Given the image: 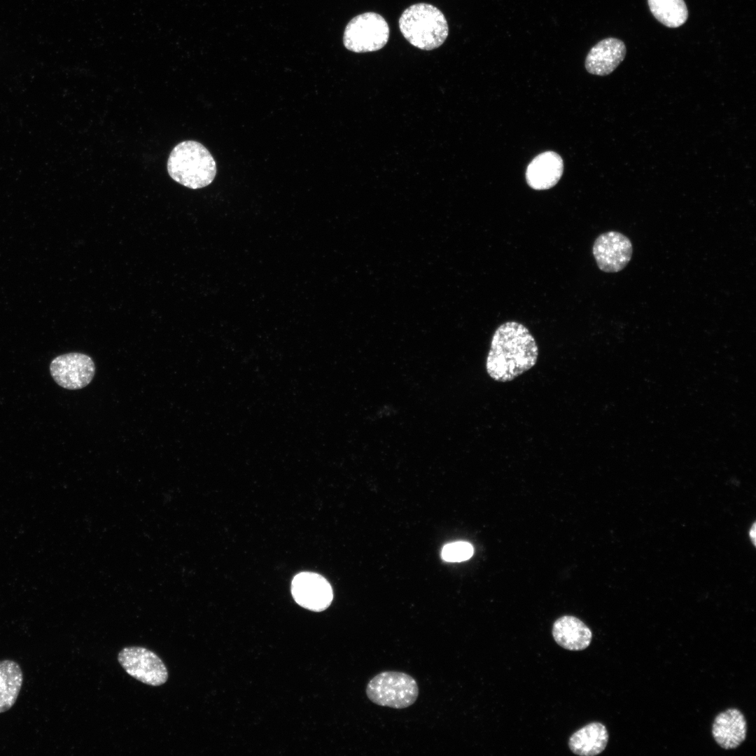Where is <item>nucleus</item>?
<instances>
[{
  "label": "nucleus",
  "mask_w": 756,
  "mask_h": 756,
  "mask_svg": "<svg viewBox=\"0 0 756 756\" xmlns=\"http://www.w3.org/2000/svg\"><path fill=\"white\" fill-rule=\"evenodd\" d=\"M538 347L529 330L517 321H506L494 331L485 367L494 381L507 382L532 368Z\"/></svg>",
  "instance_id": "nucleus-1"
},
{
  "label": "nucleus",
  "mask_w": 756,
  "mask_h": 756,
  "mask_svg": "<svg viewBox=\"0 0 756 756\" xmlns=\"http://www.w3.org/2000/svg\"><path fill=\"white\" fill-rule=\"evenodd\" d=\"M167 172L177 183L190 189H199L214 181L216 164L204 146L196 141L188 140L177 144L170 153Z\"/></svg>",
  "instance_id": "nucleus-2"
},
{
  "label": "nucleus",
  "mask_w": 756,
  "mask_h": 756,
  "mask_svg": "<svg viewBox=\"0 0 756 756\" xmlns=\"http://www.w3.org/2000/svg\"><path fill=\"white\" fill-rule=\"evenodd\" d=\"M399 28L409 43L424 50L440 46L449 32L443 13L435 6L425 3L406 8L399 19Z\"/></svg>",
  "instance_id": "nucleus-3"
},
{
  "label": "nucleus",
  "mask_w": 756,
  "mask_h": 756,
  "mask_svg": "<svg viewBox=\"0 0 756 756\" xmlns=\"http://www.w3.org/2000/svg\"><path fill=\"white\" fill-rule=\"evenodd\" d=\"M368 698L374 704L396 709L412 706L419 695L413 677L399 671H383L374 676L366 687Z\"/></svg>",
  "instance_id": "nucleus-4"
},
{
  "label": "nucleus",
  "mask_w": 756,
  "mask_h": 756,
  "mask_svg": "<svg viewBox=\"0 0 756 756\" xmlns=\"http://www.w3.org/2000/svg\"><path fill=\"white\" fill-rule=\"evenodd\" d=\"M389 27L379 14L368 12L351 19L343 36L346 49L354 52H367L382 48L388 42Z\"/></svg>",
  "instance_id": "nucleus-5"
},
{
  "label": "nucleus",
  "mask_w": 756,
  "mask_h": 756,
  "mask_svg": "<svg viewBox=\"0 0 756 756\" xmlns=\"http://www.w3.org/2000/svg\"><path fill=\"white\" fill-rule=\"evenodd\" d=\"M118 660L128 675L146 685L158 687L168 680V671L162 660L146 648H124L118 653Z\"/></svg>",
  "instance_id": "nucleus-6"
},
{
  "label": "nucleus",
  "mask_w": 756,
  "mask_h": 756,
  "mask_svg": "<svg viewBox=\"0 0 756 756\" xmlns=\"http://www.w3.org/2000/svg\"><path fill=\"white\" fill-rule=\"evenodd\" d=\"M50 372L59 386L68 390H78L91 382L95 366L92 359L86 354L68 353L52 359Z\"/></svg>",
  "instance_id": "nucleus-7"
},
{
  "label": "nucleus",
  "mask_w": 756,
  "mask_h": 756,
  "mask_svg": "<svg viewBox=\"0 0 756 756\" xmlns=\"http://www.w3.org/2000/svg\"><path fill=\"white\" fill-rule=\"evenodd\" d=\"M592 253L600 270L614 273L622 270L629 262L633 253L630 239L617 231L599 234L592 246Z\"/></svg>",
  "instance_id": "nucleus-8"
},
{
  "label": "nucleus",
  "mask_w": 756,
  "mask_h": 756,
  "mask_svg": "<svg viewBox=\"0 0 756 756\" xmlns=\"http://www.w3.org/2000/svg\"><path fill=\"white\" fill-rule=\"evenodd\" d=\"M291 593L297 603L316 612L326 610L333 598L332 589L328 580L312 572L297 574L291 582Z\"/></svg>",
  "instance_id": "nucleus-9"
},
{
  "label": "nucleus",
  "mask_w": 756,
  "mask_h": 756,
  "mask_svg": "<svg viewBox=\"0 0 756 756\" xmlns=\"http://www.w3.org/2000/svg\"><path fill=\"white\" fill-rule=\"evenodd\" d=\"M626 53L622 41L612 37L604 38L589 50L584 61L585 69L590 74L607 76L620 64Z\"/></svg>",
  "instance_id": "nucleus-10"
},
{
  "label": "nucleus",
  "mask_w": 756,
  "mask_h": 756,
  "mask_svg": "<svg viewBox=\"0 0 756 756\" xmlns=\"http://www.w3.org/2000/svg\"><path fill=\"white\" fill-rule=\"evenodd\" d=\"M563 172L561 157L554 151H546L538 155L529 163L526 179L528 185L534 190H547L559 182Z\"/></svg>",
  "instance_id": "nucleus-11"
},
{
  "label": "nucleus",
  "mask_w": 756,
  "mask_h": 756,
  "mask_svg": "<svg viewBox=\"0 0 756 756\" xmlns=\"http://www.w3.org/2000/svg\"><path fill=\"white\" fill-rule=\"evenodd\" d=\"M747 723L743 714L737 708H729L715 718L712 735L723 749H734L746 739Z\"/></svg>",
  "instance_id": "nucleus-12"
},
{
  "label": "nucleus",
  "mask_w": 756,
  "mask_h": 756,
  "mask_svg": "<svg viewBox=\"0 0 756 756\" xmlns=\"http://www.w3.org/2000/svg\"><path fill=\"white\" fill-rule=\"evenodd\" d=\"M552 636L559 645L573 651L587 648L592 639L590 629L580 619L571 615L562 616L554 622Z\"/></svg>",
  "instance_id": "nucleus-13"
},
{
  "label": "nucleus",
  "mask_w": 756,
  "mask_h": 756,
  "mask_svg": "<svg viewBox=\"0 0 756 756\" xmlns=\"http://www.w3.org/2000/svg\"><path fill=\"white\" fill-rule=\"evenodd\" d=\"M608 741V732L601 722H591L577 732L569 738L570 750L578 755L593 756L602 752Z\"/></svg>",
  "instance_id": "nucleus-14"
},
{
  "label": "nucleus",
  "mask_w": 756,
  "mask_h": 756,
  "mask_svg": "<svg viewBox=\"0 0 756 756\" xmlns=\"http://www.w3.org/2000/svg\"><path fill=\"white\" fill-rule=\"evenodd\" d=\"M22 682L23 673L18 663L10 659L0 661V713L15 704Z\"/></svg>",
  "instance_id": "nucleus-15"
},
{
  "label": "nucleus",
  "mask_w": 756,
  "mask_h": 756,
  "mask_svg": "<svg viewBox=\"0 0 756 756\" xmlns=\"http://www.w3.org/2000/svg\"><path fill=\"white\" fill-rule=\"evenodd\" d=\"M654 17L668 27L682 25L688 18V10L684 0H648Z\"/></svg>",
  "instance_id": "nucleus-16"
},
{
  "label": "nucleus",
  "mask_w": 756,
  "mask_h": 756,
  "mask_svg": "<svg viewBox=\"0 0 756 756\" xmlns=\"http://www.w3.org/2000/svg\"><path fill=\"white\" fill-rule=\"evenodd\" d=\"M473 554V547L468 542L457 541L445 545L442 550V558L449 562H460L468 560Z\"/></svg>",
  "instance_id": "nucleus-17"
},
{
  "label": "nucleus",
  "mask_w": 756,
  "mask_h": 756,
  "mask_svg": "<svg viewBox=\"0 0 756 756\" xmlns=\"http://www.w3.org/2000/svg\"><path fill=\"white\" fill-rule=\"evenodd\" d=\"M750 538L752 539V542L755 544V524H753L752 528L750 530Z\"/></svg>",
  "instance_id": "nucleus-18"
}]
</instances>
